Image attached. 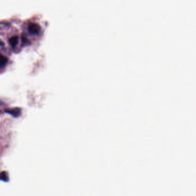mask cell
Masks as SVG:
<instances>
[{
	"mask_svg": "<svg viewBox=\"0 0 196 196\" xmlns=\"http://www.w3.org/2000/svg\"><path fill=\"white\" fill-rule=\"evenodd\" d=\"M28 32L29 34L32 35H38L41 31L40 25L37 24L31 23L28 25Z\"/></svg>",
	"mask_w": 196,
	"mask_h": 196,
	"instance_id": "cell-1",
	"label": "cell"
},
{
	"mask_svg": "<svg viewBox=\"0 0 196 196\" xmlns=\"http://www.w3.org/2000/svg\"><path fill=\"white\" fill-rule=\"evenodd\" d=\"M2 104H3V103H2V101L0 100V106H1L2 105Z\"/></svg>",
	"mask_w": 196,
	"mask_h": 196,
	"instance_id": "cell-6",
	"label": "cell"
},
{
	"mask_svg": "<svg viewBox=\"0 0 196 196\" xmlns=\"http://www.w3.org/2000/svg\"><path fill=\"white\" fill-rule=\"evenodd\" d=\"M5 112L12 115L14 117H18L22 114V109L19 108H15L5 111Z\"/></svg>",
	"mask_w": 196,
	"mask_h": 196,
	"instance_id": "cell-2",
	"label": "cell"
},
{
	"mask_svg": "<svg viewBox=\"0 0 196 196\" xmlns=\"http://www.w3.org/2000/svg\"><path fill=\"white\" fill-rule=\"evenodd\" d=\"M19 38L17 36H12L9 39L10 45L14 49L17 47L19 45Z\"/></svg>",
	"mask_w": 196,
	"mask_h": 196,
	"instance_id": "cell-3",
	"label": "cell"
},
{
	"mask_svg": "<svg viewBox=\"0 0 196 196\" xmlns=\"http://www.w3.org/2000/svg\"><path fill=\"white\" fill-rule=\"evenodd\" d=\"M8 59L6 57L0 55V69H2L7 65Z\"/></svg>",
	"mask_w": 196,
	"mask_h": 196,
	"instance_id": "cell-4",
	"label": "cell"
},
{
	"mask_svg": "<svg viewBox=\"0 0 196 196\" xmlns=\"http://www.w3.org/2000/svg\"><path fill=\"white\" fill-rule=\"evenodd\" d=\"M0 180L4 182H8L9 181V175L6 172H2L0 173Z\"/></svg>",
	"mask_w": 196,
	"mask_h": 196,
	"instance_id": "cell-5",
	"label": "cell"
}]
</instances>
